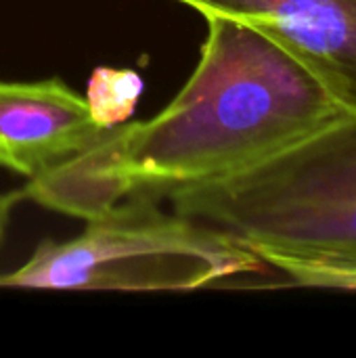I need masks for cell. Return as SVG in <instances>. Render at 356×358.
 Masks as SVG:
<instances>
[{
  "instance_id": "6da1fadb",
  "label": "cell",
  "mask_w": 356,
  "mask_h": 358,
  "mask_svg": "<svg viewBox=\"0 0 356 358\" xmlns=\"http://www.w3.org/2000/svg\"><path fill=\"white\" fill-rule=\"evenodd\" d=\"M206 21L199 61L168 107L105 130L29 178L23 197L90 220L130 197L157 201L241 172L348 113L262 31L229 17Z\"/></svg>"
},
{
  "instance_id": "7a4b0ae2",
  "label": "cell",
  "mask_w": 356,
  "mask_h": 358,
  "mask_svg": "<svg viewBox=\"0 0 356 358\" xmlns=\"http://www.w3.org/2000/svg\"><path fill=\"white\" fill-rule=\"evenodd\" d=\"M168 199L176 214L231 235L266 266L356 262V113Z\"/></svg>"
},
{
  "instance_id": "3957f363",
  "label": "cell",
  "mask_w": 356,
  "mask_h": 358,
  "mask_svg": "<svg viewBox=\"0 0 356 358\" xmlns=\"http://www.w3.org/2000/svg\"><path fill=\"white\" fill-rule=\"evenodd\" d=\"M264 262L231 235L168 214L153 199L115 203L63 243L44 241L0 287L55 292H193L258 273Z\"/></svg>"
},
{
  "instance_id": "277c9868",
  "label": "cell",
  "mask_w": 356,
  "mask_h": 358,
  "mask_svg": "<svg viewBox=\"0 0 356 358\" xmlns=\"http://www.w3.org/2000/svg\"><path fill=\"white\" fill-rule=\"evenodd\" d=\"M204 17L241 21L302 63L356 113V0H180Z\"/></svg>"
},
{
  "instance_id": "5b68a950",
  "label": "cell",
  "mask_w": 356,
  "mask_h": 358,
  "mask_svg": "<svg viewBox=\"0 0 356 358\" xmlns=\"http://www.w3.org/2000/svg\"><path fill=\"white\" fill-rule=\"evenodd\" d=\"M105 130L65 82H0V168L36 178L97 143Z\"/></svg>"
},
{
  "instance_id": "8992f818",
  "label": "cell",
  "mask_w": 356,
  "mask_h": 358,
  "mask_svg": "<svg viewBox=\"0 0 356 358\" xmlns=\"http://www.w3.org/2000/svg\"><path fill=\"white\" fill-rule=\"evenodd\" d=\"M143 80L134 69L97 67L88 80L86 103L94 122L103 128L124 124L136 109Z\"/></svg>"
},
{
  "instance_id": "52a82bcc",
  "label": "cell",
  "mask_w": 356,
  "mask_h": 358,
  "mask_svg": "<svg viewBox=\"0 0 356 358\" xmlns=\"http://www.w3.org/2000/svg\"><path fill=\"white\" fill-rule=\"evenodd\" d=\"M271 268L279 271L296 285L356 292V262L283 260V262L273 264Z\"/></svg>"
},
{
  "instance_id": "ba28073f",
  "label": "cell",
  "mask_w": 356,
  "mask_h": 358,
  "mask_svg": "<svg viewBox=\"0 0 356 358\" xmlns=\"http://www.w3.org/2000/svg\"><path fill=\"white\" fill-rule=\"evenodd\" d=\"M23 199V193L21 191H10V193H0V245L6 237V229H8V222H10V214H13V208L17 206V201Z\"/></svg>"
}]
</instances>
